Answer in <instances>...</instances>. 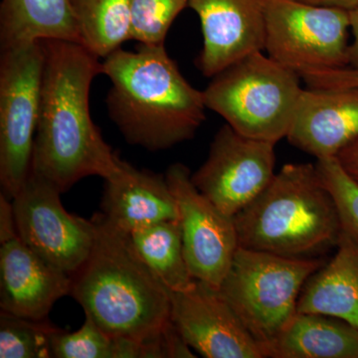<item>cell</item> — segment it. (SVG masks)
Instances as JSON below:
<instances>
[{
  "label": "cell",
  "instance_id": "cell-24",
  "mask_svg": "<svg viewBox=\"0 0 358 358\" xmlns=\"http://www.w3.org/2000/svg\"><path fill=\"white\" fill-rule=\"evenodd\" d=\"M117 338L106 333L89 315L74 333L59 329L51 338V357L115 358Z\"/></svg>",
  "mask_w": 358,
  "mask_h": 358
},
{
  "label": "cell",
  "instance_id": "cell-16",
  "mask_svg": "<svg viewBox=\"0 0 358 358\" xmlns=\"http://www.w3.org/2000/svg\"><path fill=\"white\" fill-rule=\"evenodd\" d=\"M101 213L122 232L178 218V208L166 174L138 169L121 160L117 173L105 179Z\"/></svg>",
  "mask_w": 358,
  "mask_h": 358
},
{
  "label": "cell",
  "instance_id": "cell-30",
  "mask_svg": "<svg viewBox=\"0 0 358 358\" xmlns=\"http://www.w3.org/2000/svg\"><path fill=\"white\" fill-rule=\"evenodd\" d=\"M299 1L313 4V6L336 7L345 10H352L358 6V0H299Z\"/></svg>",
  "mask_w": 358,
  "mask_h": 358
},
{
  "label": "cell",
  "instance_id": "cell-22",
  "mask_svg": "<svg viewBox=\"0 0 358 358\" xmlns=\"http://www.w3.org/2000/svg\"><path fill=\"white\" fill-rule=\"evenodd\" d=\"M59 327L48 320L0 313V357H51V338Z\"/></svg>",
  "mask_w": 358,
  "mask_h": 358
},
{
  "label": "cell",
  "instance_id": "cell-3",
  "mask_svg": "<svg viewBox=\"0 0 358 358\" xmlns=\"http://www.w3.org/2000/svg\"><path fill=\"white\" fill-rule=\"evenodd\" d=\"M92 220L95 243L72 275L71 296L113 338H157L171 324V292L141 260L129 234L101 212Z\"/></svg>",
  "mask_w": 358,
  "mask_h": 358
},
{
  "label": "cell",
  "instance_id": "cell-19",
  "mask_svg": "<svg viewBox=\"0 0 358 358\" xmlns=\"http://www.w3.org/2000/svg\"><path fill=\"white\" fill-rule=\"evenodd\" d=\"M45 40L80 44L69 0H2L1 49Z\"/></svg>",
  "mask_w": 358,
  "mask_h": 358
},
{
  "label": "cell",
  "instance_id": "cell-5",
  "mask_svg": "<svg viewBox=\"0 0 358 358\" xmlns=\"http://www.w3.org/2000/svg\"><path fill=\"white\" fill-rule=\"evenodd\" d=\"M300 79L263 51L254 52L212 77L205 103L237 133L277 143L293 122L303 90Z\"/></svg>",
  "mask_w": 358,
  "mask_h": 358
},
{
  "label": "cell",
  "instance_id": "cell-6",
  "mask_svg": "<svg viewBox=\"0 0 358 358\" xmlns=\"http://www.w3.org/2000/svg\"><path fill=\"white\" fill-rule=\"evenodd\" d=\"M313 258H289L238 247L219 291L257 343L266 348L298 313L301 289L324 265Z\"/></svg>",
  "mask_w": 358,
  "mask_h": 358
},
{
  "label": "cell",
  "instance_id": "cell-8",
  "mask_svg": "<svg viewBox=\"0 0 358 358\" xmlns=\"http://www.w3.org/2000/svg\"><path fill=\"white\" fill-rule=\"evenodd\" d=\"M350 33V10L266 0L265 50L298 74L348 67Z\"/></svg>",
  "mask_w": 358,
  "mask_h": 358
},
{
  "label": "cell",
  "instance_id": "cell-25",
  "mask_svg": "<svg viewBox=\"0 0 358 358\" xmlns=\"http://www.w3.org/2000/svg\"><path fill=\"white\" fill-rule=\"evenodd\" d=\"M315 166L336 202L343 229L358 236V183L345 173L336 157L317 159Z\"/></svg>",
  "mask_w": 358,
  "mask_h": 358
},
{
  "label": "cell",
  "instance_id": "cell-26",
  "mask_svg": "<svg viewBox=\"0 0 358 358\" xmlns=\"http://www.w3.org/2000/svg\"><path fill=\"white\" fill-rule=\"evenodd\" d=\"M300 76L310 88L358 87V70L350 67L341 69L308 70L301 73Z\"/></svg>",
  "mask_w": 358,
  "mask_h": 358
},
{
  "label": "cell",
  "instance_id": "cell-13",
  "mask_svg": "<svg viewBox=\"0 0 358 358\" xmlns=\"http://www.w3.org/2000/svg\"><path fill=\"white\" fill-rule=\"evenodd\" d=\"M203 46L196 65L213 77L254 52L265 50L266 0H189Z\"/></svg>",
  "mask_w": 358,
  "mask_h": 358
},
{
  "label": "cell",
  "instance_id": "cell-2",
  "mask_svg": "<svg viewBox=\"0 0 358 358\" xmlns=\"http://www.w3.org/2000/svg\"><path fill=\"white\" fill-rule=\"evenodd\" d=\"M110 119L129 145L167 150L192 140L205 121L203 91L183 76L164 43L117 49L103 59Z\"/></svg>",
  "mask_w": 358,
  "mask_h": 358
},
{
  "label": "cell",
  "instance_id": "cell-14",
  "mask_svg": "<svg viewBox=\"0 0 358 358\" xmlns=\"http://www.w3.org/2000/svg\"><path fill=\"white\" fill-rule=\"evenodd\" d=\"M72 275L47 263L20 239L0 247L1 312L45 320L56 301L71 294Z\"/></svg>",
  "mask_w": 358,
  "mask_h": 358
},
{
  "label": "cell",
  "instance_id": "cell-29",
  "mask_svg": "<svg viewBox=\"0 0 358 358\" xmlns=\"http://www.w3.org/2000/svg\"><path fill=\"white\" fill-rule=\"evenodd\" d=\"M352 41L348 49V67L358 70V6L350 10Z\"/></svg>",
  "mask_w": 358,
  "mask_h": 358
},
{
  "label": "cell",
  "instance_id": "cell-1",
  "mask_svg": "<svg viewBox=\"0 0 358 358\" xmlns=\"http://www.w3.org/2000/svg\"><path fill=\"white\" fill-rule=\"evenodd\" d=\"M38 126L31 173L61 193L88 176L110 178L121 157L103 140L90 113V91L103 74L100 58L81 44L45 40Z\"/></svg>",
  "mask_w": 358,
  "mask_h": 358
},
{
  "label": "cell",
  "instance_id": "cell-4",
  "mask_svg": "<svg viewBox=\"0 0 358 358\" xmlns=\"http://www.w3.org/2000/svg\"><path fill=\"white\" fill-rule=\"evenodd\" d=\"M234 219L242 248L312 258L336 247L343 231L336 202L312 164H289Z\"/></svg>",
  "mask_w": 358,
  "mask_h": 358
},
{
  "label": "cell",
  "instance_id": "cell-23",
  "mask_svg": "<svg viewBox=\"0 0 358 358\" xmlns=\"http://www.w3.org/2000/svg\"><path fill=\"white\" fill-rule=\"evenodd\" d=\"M189 0H131L133 40L155 45L166 42L176 17Z\"/></svg>",
  "mask_w": 358,
  "mask_h": 358
},
{
  "label": "cell",
  "instance_id": "cell-18",
  "mask_svg": "<svg viewBox=\"0 0 358 358\" xmlns=\"http://www.w3.org/2000/svg\"><path fill=\"white\" fill-rule=\"evenodd\" d=\"M265 353L272 358H358V329L331 315L298 313Z\"/></svg>",
  "mask_w": 358,
  "mask_h": 358
},
{
  "label": "cell",
  "instance_id": "cell-21",
  "mask_svg": "<svg viewBox=\"0 0 358 358\" xmlns=\"http://www.w3.org/2000/svg\"><path fill=\"white\" fill-rule=\"evenodd\" d=\"M80 44L100 59L133 40L131 0H69Z\"/></svg>",
  "mask_w": 358,
  "mask_h": 358
},
{
  "label": "cell",
  "instance_id": "cell-11",
  "mask_svg": "<svg viewBox=\"0 0 358 358\" xmlns=\"http://www.w3.org/2000/svg\"><path fill=\"white\" fill-rule=\"evenodd\" d=\"M166 178L178 203L190 273L194 279L219 289L239 247L234 219L195 187L185 164L169 166Z\"/></svg>",
  "mask_w": 358,
  "mask_h": 358
},
{
  "label": "cell",
  "instance_id": "cell-9",
  "mask_svg": "<svg viewBox=\"0 0 358 358\" xmlns=\"http://www.w3.org/2000/svg\"><path fill=\"white\" fill-rule=\"evenodd\" d=\"M61 194L55 186L30 173L11 201L21 241L47 263L72 275L88 259L96 228L92 219L66 210Z\"/></svg>",
  "mask_w": 358,
  "mask_h": 358
},
{
  "label": "cell",
  "instance_id": "cell-20",
  "mask_svg": "<svg viewBox=\"0 0 358 358\" xmlns=\"http://www.w3.org/2000/svg\"><path fill=\"white\" fill-rule=\"evenodd\" d=\"M129 235L141 260L169 292L192 288L196 279L186 262L178 218L152 224Z\"/></svg>",
  "mask_w": 358,
  "mask_h": 358
},
{
  "label": "cell",
  "instance_id": "cell-10",
  "mask_svg": "<svg viewBox=\"0 0 358 358\" xmlns=\"http://www.w3.org/2000/svg\"><path fill=\"white\" fill-rule=\"evenodd\" d=\"M275 145L245 136L226 124L214 136L204 164L192 174L193 185L234 217L274 178Z\"/></svg>",
  "mask_w": 358,
  "mask_h": 358
},
{
  "label": "cell",
  "instance_id": "cell-27",
  "mask_svg": "<svg viewBox=\"0 0 358 358\" xmlns=\"http://www.w3.org/2000/svg\"><path fill=\"white\" fill-rule=\"evenodd\" d=\"M18 237L13 201L2 194L0 196V244Z\"/></svg>",
  "mask_w": 358,
  "mask_h": 358
},
{
  "label": "cell",
  "instance_id": "cell-12",
  "mask_svg": "<svg viewBox=\"0 0 358 358\" xmlns=\"http://www.w3.org/2000/svg\"><path fill=\"white\" fill-rule=\"evenodd\" d=\"M171 322L188 345L206 358H265L219 289L196 280L192 288L171 292Z\"/></svg>",
  "mask_w": 358,
  "mask_h": 358
},
{
  "label": "cell",
  "instance_id": "cell-15",
  "mask_svg": "<svg viewBox=\"0 0 358 358\" xmlns=\"http://www.w3.org/2000/svg\"><path fill=\"white\" fill-rule=\"evenodd\" d=\"M317 157H336L358 138V87L303 89L287 136Z\"/></svg>",
  "mask_w": 358,
  "mask_h": 358
},
{
  "label": "cell",
  "instance_id": "cell-28",
  "mask_svg": "<svg viewBox=\"0 0 358 358\" xmlns=\"http://www.w3.org/2000/svg\"><path fill=\"white\" fill-rule=\"evenodd\" d=\"M336 157L345 173L358 183V138L343 148Z\"/></svg>",
  "mask_w": 358,
  "mask_h": 358
},
{
  "label": "cell",
  "instance_id": "cell-7",
  "mask_svg": "<svg viewBox=\"0 0 358 358\" xmlns=\"http://www.w3.org/2000/svg\"><path fill=\"white\" fill-rule=\"evenodd\" d=\"M43 68L42 41L1 49L0 183L2 194L9 199L31 173Z\"/></svg>",
  "mask_w": 358,
  "mask_h": 358
},
{
  "label": "cell",
  "instance_id": "cell-17",
  "mask_svg": "<svg viewBox=\"0 0 358 358\" xmlns=\"http://www.w3.org/2000/svg\"><path fill=\"white\" fill-rule=\"evenodd\" d=\"M331 260L317 268L301 289L298 313L338 317L358 329V236L341 231Z\"/></svg>",
  "mask_w": 358,
  "mask_h": 358
}]
</instances>
